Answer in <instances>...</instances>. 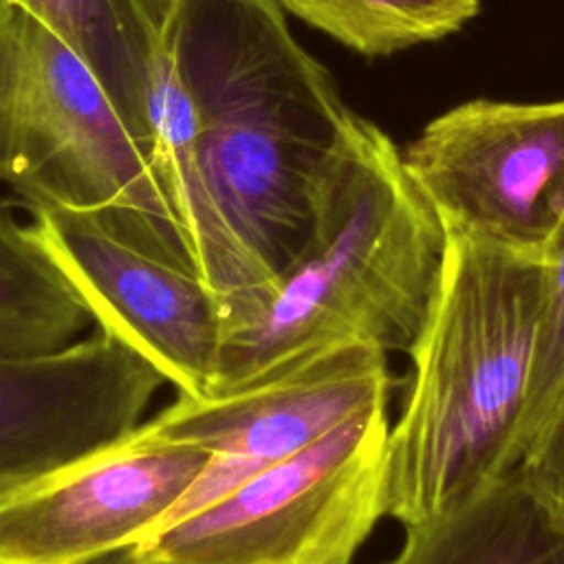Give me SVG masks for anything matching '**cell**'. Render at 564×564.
Masks as SVG:
<instances>
[{
	"label": "cell",
	"instance_id": "cell-1",
	"mask_svg": "<svg viewBox=\"0 0 564 564\" xmlns=\"http://www.w3.org/2000/svg\"><path fill=\"white\" fill-rule=\"evenodd\" d=\"M355 121L275 0H163L154 150L227 335L262 311L304 245Z\"/></svg>",
	"mask_w": 564,
	"mask_h": 564
},
{
	"label": "cell",
	"instance_id": "cell-2",
	"mask_svg": "<svg viewBox=\"0 0 564 564\" xmlns=\"http://www.w3.org/2000/svg\"><path fill=\"white\" fill-rule=\"evenodd\" d=\"M542 282L544 258L445 231L427 313L408 352L410 388L386 443L383 509L403 527L513 469Z\"/></svg>",
	"mask_w": 564,
	"mask_h": 564
},
{
	"label": "cell",
	"instance_id": "cell-3",
	"mask_svg": "<svg viewBox=\"0 0 564 564\" xmlns=\"http://www.w3.org/2000/svg\"><path fill=\"white\" fill-rule=\"evenodd\" d=\"M443 251V225L394 141L357 117L304 245L262 311L225 337L212 392L330 346L410 352Z\"/></svg>",
	"mask_w": 564,
	"mask_h": 564
},
{
	"label": "cell",
	"instance_id": "cell-4",
	"mask_svg": "<svg viewBox=\"0 0 564 564\" xmlns=\"http://www.w3.org/2000/svg\"><path fill=\"white\" fill-rule=\"evenodd\" d=\"M0 181L29 207L93 212L139 249L194 271L154 145L88 62L18 7H0Z\"/></svg>",
	"mask_w": 564,
	"mask_h": 564
},
{
	"label": "cell",
	"instance_id": "cell-5",
	"mask_svg": "<svg viewBox=\"0 0 564 564\" xmlns=\"http://www.w3.org/2000/svg\"><path fill=\"white\" fill-rule=\"evenodd\" d=\"M386 403L123 549L141 564H350L386 516Z\"/></svg>",
	"mask_w": 564,
	"mask_h": 564
},
{
	"label": "cell",
	"instance_id": "cell-6",
	"mask_svg": "<svg viewBox=\"0 0 564 564\" xmlns=\"http://www.w3.org/2000/svg\"><path fill=\"white\" fill-rule=\"evenodd\" d=\"M401 156L445 231L544 258L564 220V99L465 101Z\"/></svg>",
	"mask_w": 564,
	"mask_h": 564
},
{
	"label": "cell",
	"instance_id": "cell-7",
	"mask_svg": "<svg viewBox=\"0 0 564 564\" xmlns=\"http://www.w3.org/2000/svg\"><path fill=\"white\" fill-rule=\"evenodd\" d=\"M390 388L388 352L350 344L315 350L234 390L178 394L128 434L134 443L209 454L205 469L161 527L304 449L348 416L388 403Z\"/></svg>",
	"mask_w": 564,
	"mask_h": 564
},
{
	"label": "cell",
	"instance_id": "cell-8",
	"mask_svg": "<svg viewBox=\"0 0 564 564\" xmlns=\"http://www.w3.org/2000/svg\"><path fill=\"white\" fill-rule=\"evenodd\" d=\"M29 209L35 236L97 328L145 359L178 394H209L227 326L205 282L128 242L93 212L64 205Z\"/></svg>",
	"mask_w": 564,
	"mask_h": 564
},
{
	"label": "cell",
	"instance_id": "cell-9",
	"mask_svg": "<svg viewBox=\"0 0 564 564\" xmlns=\"http://www.w3.org/2000/svg\"><path fill=\"white\" fill-rule=\"evenodd\" d=\"M207 452L128 434L0 498V564H95L154 533Z\"/></svg>",
	"mask_w": 564,
	"mask_h": 564
},
{
	"label": "cell",
	"instance_id": "cell-10",
	"mask_svg": "<svg viewBox=\"0 0 564 564\" xmlns=\"http://www.w3.org/2000/svg\"><path fill=\"white\" fill-rule=\"evenodd\" d=\"M163 383L101 330L51 352L0 357V498L121 441Z\"/></svg>",
	"mask_w": 564,
	"mask_h": 564
},
{
	"label": "cell",
	"instance_id": "cell-11",
	"mask_svg": "<svg viewBox=\"0 0 564 564\" xmlns=\"http://www.w3.org/2000/svg\"><path fill=\"white\" fill-rule=\"evenodd\" d=\"M383 564H564V527L513 467L447 511L408 524Z\"/></svg>",
	"mask_w": 564,
	"mask_h": 564
},
{
	"label": "cell",
	"instance_id": "cell-12",
	"mask_svg": "<svg viewBox=\"0 0 564 564\" xmlns=\"http://www.w3.org/2000/svg\"><path fill=\"white\" fill-rule=\"evenodd\" d=\"M62 35L99 77L132 130L154 145L152 73L163 0H0Z\"/></svg>",
	"mask_w": 564,
	"mask_h": 564
},
{
	"label": "cell",
	"instance_id": "cell-13",
	"mask_svg": "<svg viewBox=\"0 0 564 564\" xmlns=\"http://www.w3.org/2000/svg\"><path fill=\"white\" fill-rule=\"evenodd\" d=\"M93 317L31 225L0 203V357L64 348Z\"/></svg>",
	"mask_w": 564,
	"mask_h": 564
},
{
	"label": "cell",
	"instance_id": "cell-14",
	"mask_svg": "<svg viewBox=\"0 0 564 564\" xmlns=\"http://www.w3.org/2000/svg\"><path fill=\"white\" fill-rule=\"evenodd\" d=\"M282 11L368 55H392L463 29L480 0H275Z\"/></svg>",
	"mask_w": 564,
	"mask_h": 564
},
{
	"label": "cell",
	"instance_id": "cell-15",
	"mask_svg": "<svg viewBox=\"0 0 564 564\" xmlns=\"http://www.w3.org/2000/svg\"><path fill=\"white\" fill-rule=\"evenodd\" d=\"M564 412V220L544 253L540 337L522 419L513 436V467L524 463Z\"/></svg>",
	"mask_w": 564,
	"mask_h": 564
},
{
	"label": "cell",
	"instance_id": "cell-16",
	"mask_svg": "<svg viewBox=\"0 0 564 564\" xmlns=\"http://www.w3.org/2000/svg\"><path fill=\"white\" fill-rule=\"evenodd\" d=\"M529 491L546 513L564 527V412L540 447L518 465Z\"/></svg>",
	"mask_w": 564,
	"mask_h": 564
},
{
	"label": "cell",
	"instance_id": "cell-17",
	"mask_svg": "<svg viewBox=\"0 0 564 564\" xmlns=\"http://www.w3.org/2000/svg\"><path fill=\"white\" fill-rule=\"evenodd\" d=\"M95 564H141V562H134L123 551H119V553H112V555H108V557H104V560H99Z\"/></svg>",
	"mask_w": 564,
	"mask_h": 564
}]
</instances>
